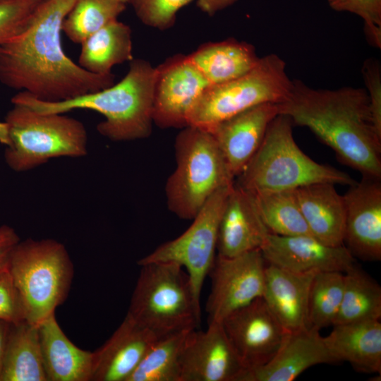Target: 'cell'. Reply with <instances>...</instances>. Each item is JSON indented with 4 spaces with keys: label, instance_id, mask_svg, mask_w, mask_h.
I'll return each instance as SVG.
<instances>
[{
    "label": "cell",
    "instance_id": "cell-4",
    "mask_svg": "<svg viewBox=\"0 0 381 381\" xmlns=\"http://www.w3.org/2000/svg\"><path fill=\"white\" fill-rule=\"evenodd\" d=\"M291 119L279 114L236 184L249 192L292 190L315 183L352 186L346 173L320 164L306 155L293 136Z\"/></svg>",
    "mask_w": 381,
    "mask_h": 381
},
{
    "label": "cell",
    "instance_id": "cell-13",
    "mask_svg": "<svg viewBox=\"0 0 381 381\" xmlns=\"http://www.w3.org/2000/svg\"><path fill=\"white\" fill-rule=\"evenodd\" d=\"M221 323L246 369L270 361L289 332L262 297L234 311Z\"/></svg>",
    "mask_w": 381,
    "mask_h": 381
},
{
    "label": "cell",
    "instance_id": "cell-22",
    "mask_svg": "<svg viewBox=\"0 0 381 381\" xmlns=\"http://www.w3.org/2000/svg\"><path fill=\"white\" fill-rule=\"evenodd\" d=\"M334 183H315L292 190L313 237L330 246L344 245L346 209Z\"/></svg>",
    "mask_w": 381,
    "mask_h": 381
},
{
    "label": "cell",
    "instance_id": "cell-29",
    "mask_svg": "<svg viewBox=\"0 0 381 381\" xmlns=\"http://www.w3.org/2000/svg\"><path fill=\"white\" fill-rule=\"evenodd\" d=\"M249 193L270 234L283 236H312L292 190Z\"/></svg>",
    "mask_w": 381,
    "mask_h": 381
},
{
    "label": "cell",
    "instance_id": "cell-12",
    "mask_svg": "<svg viewBox=\"0 0 381 381\" xmlns=\"http://www.w3.org/2000/svg\"><path fill=\"white\" fill-rule=\"evenodd\" d=\"M210 83L187 55L176 54L156 67L152 120L162 128L188 126L189 116Z\"/></svg>",
    "mask_w": 381,
    "mask_h": 381
},
{
    "label": "cell",
    "instance_id": "cell-40",
    "mask_svg": "<svg viewBox=\"0 0 381 381\" xmlns=\"http://www.w3.org/2000/svg\"><path fill=\"white\" fill-rule=\"evenodd\" d=\"M11 323L0 320V375L2 368L4 354Z\"/></svg>",
    "mask_w": 381,
    "mask_h": 381
},
{
    "label": "cell",
    "instance_id": "cell-7",
    "mask_svg": "<svg viewBox=\"0 0 381 381\" xmlns=\"http://www.w3.org/2000/svg\"><path fill=\"white\" fill-rule=\"evenodd\" d=\"M176 167L168 178L165 194L169 210L192 220L217 190L234 183L224 158L211 133L188 126L177 135Z\"/></svg>",
    "mask_w": 381,
    "mask_h": 381
},
{
    "label": "cell",
    "instance_id": "cell-42",
    "mask_svg": "<svg viewBox=\"0 0 381 381\" xmlns=\"http://www.w3.org/2000/svg\"><path fill=\"white\" fill-rule=\"evenodd\" d=\"M119 1H122V2H123V3H125L126 4H128V2H129V0H119Z\"/></svg>",
    "mask_w": 381,
    "mask_h": 381
},
{
    "label": "cell",
    "instance_id": "cell-27",
    "mask_svg": "<svg viewBox=\"0 0 381 381\" xmlns=\"http://www.w3.org/2000/svg\"><path fill=\"white\" fill-rule=\"evenodd\" d=\"M80 45L78 64L94 74H111L114 66L133 59L131 29L118 20L91 35Z\"/></svg>",
    "mask_w": 381,
    "mask_h": 381
},
{
    "label": "cell",
    "instance_id": "cell-5",
    "mask_svg": "<svg viewBox=\"0 0 381 381\" xmlns=\"http://www.w3.org/2000/svg\"><path fill=\"white\" fill-rule=\"evenodd\" d=\"M140 266L127 315L159 337L196 329L200 303L183 267L173 262Z\"/></svg>",
    "mask_w": 381,
    "mask_h": 381
},
{
    "label": "cell",
    "instance_id": "cell-38",
    "mask_svg": "<svg viewBox=\"0 0 381 381\" xmlns=\"http://www.w3.org/2000/svg\"><path fill=\"white\" fill-rule=\"evenodd\" d=\"M20 238L9 226H0V272L8 269L10 256Z\"/></svg>",
    "mask_w": 381,
    "mask_h": 381
},
{
    "label": "cell",
    "instance_id": "cell-10",
    "mask_svg": "<svg viewBox=\"0 0 381 381\" xmlns=\"http://www.w3.org/2000/svg\"><path fill=\"white\" fill-rule=\"evenodd\" d=\"M234 183L214 193L182 234L161 244L139 260L138 264L140 265L150 262L179 264L185 268L194 294L200 300L205 279L216 257L219 222Z\"/></svg>",
    "mask_w": 381,
    "mask_h": 381
},
{
    "label": "cell",
    "instance_id": "cell-34",
    "mask_svg": "<svg viewBox=\"0 0 381 381\" xmlns=\"http://www.w3.org/2000/svg\"><path fill=\"white\" fill-rule=\"evenodd\" d=\"M193 0H129L140 20L160 30L172 27L178 11Z\"/></svg>",
    "mask_w": 381,
    "mask_h": 381
},
{
    "label": "cell",
    "instance_id": "cell-41",
    "mask_svg": "<svg viewBox=\"0 0 381 381\" xmlns=\"http://www.w3.org/2000/svg\"><path fill=\"white\" fill-rule=\"evenodd\" d=\"M0 143L6 146H8L9 145L8 128L5 121H0Z\"/></svg>",
    "mask_w": 381,
    "mask_h": 381
},
{
    "label": "cell",
    "instance_id": "cell-23",
    "mask_svg": "<svg viewBox=\"0 0 381 381\" xmlns=\"http://www.w3.org/2000/svg\"><path fill=\"white\" fill-rule=\"evenodd\" d=\"M323 337L336 362L347 361L359 372H381V323L370 320L333 325Z\"/></svg>",
    "mask_w": 381,
    "mask_h": 381
},
{
    "label": "cell",
    "instance_id": "cell-32",
    "mask_svg": "<svg viewBox=\"0 0 381 381\" xmlns=\"http://www.w3.org/2000/svg\"><path fill=\"white\" fill-rule=\"evenodd\" d=\"M344 287V272L322 271L315 273L308 296L310 327L320 330L333 325L341 306Z\"/></svg>",
    "mask_w": 381,
    "mask_h": 381
},
{
    "label": "cell",
    "instance_id": "cell-24",
    "mask_svg": "<svg viewBox=\"0 0 381 381\" xmlns=\"http://www.w3.org/2000/svg\"><path fill=\"white\" fill-rule=\"evenodd\" d=\"M48 381H91L92 352L81 349L64 334L53 314L39 326Z\"/></svg>",
    "mask_w": 381,
    "mask_h": 381
},
{
    "label": "cell",
    "instance_id": "cell-14",
    "mask_svg": "<svg viewBox=\"0 0 381 381\" xmlns=\"http://www.w3.org/2000/svg\"><path fill=\"white\" fill-rule=\"evenodd\" d=\"M181 381H238L245 366L221 322H210L205 331L190 330L181 358Z\"/></svg>",
    "mask_w": 381,
    "mask_h": 381
},
{
    "label": "cell",
    "instance_id": "cell-31",
    "mask_svg": "<svg viewBox=\"0 0 381 381\" xmlns=\"http://www.w3.org/2000/svg\"><path fill=\"white\" fill-rule=\"evenodd\" d=\"M119 0H76L66 16L62 32L75 44H81L91 35L117 20L126 9Z\"/></svg>",
    "mask_w": 381,
    "mask_h": 381
},
{
    "label": "cell",
    "instance_id": "cell-21",
    "mask_svg": "<svg viewBox=\"0 0 381 381\" xmlns=\"http://www.w3.org/2000/svg\"><path fill=\"white\" fill-rule=\"evenodd\" d=\"M316 272H295L266 264L262 298L277 320L289 332L310 327L308 296Z\"/></svg>",
    "mask_w": 381,
    "mask_h": 381
},
{
    "label": "cell",
    "instance_id": "cell-37",
    "mask_svg": "<svg viewBox=\"0 0 381 381\" xmlns=\"http://www.w3.org/2000/svg\"><path fill=\"white\" fill-rule=\"evenodd\" d=\"M0 320L11 324L25 320L23 304L8 267L0 272Z\"/></svg>",
    "mask_w": 381,
    "mask_h": 381
},
{
    "label": "cell",
    "instance_id": "cell-17",
    "mask_svg": "<svg viewBox=\"0 0 381 381\" xmlns=\"http://www.w3.org/2000/svg\"><path fill=\"white\" fill-rule=\"evenodd\" d=\"M278 114L277 104H259L221 122L210 132L234 178L244 170Z\"/></svg>",
    "mask_w": 381,
    "mask_h": 381
},
{
    "label": "cell",
    "instance_id": "cell-20",
    "mask_svg": "<svg viewBox=\"0 0 381 381\" xmlns=\"http://www.w3.org/2000/svg\"><path fill=\"white\" fill-rule=\"evenodd\" d=\"M268 234L251 194L234 183L219 222L217 255L229 258L260 249Z\"/></svg>",
    "mask_w": 381,
    "mask_h": 381
},
{
    "label": "cell",
    "instance_id": "cell-36",
    "mask_svg": "<svg viewBox=\"0 0 381 381\" xmlns=\"http://www.w3.org/2000/svg\"><path fill=\"white\" fill-rule=\"evenodd\" d=\"M361 73L368 97L371 123L381 137V66L378 59H366Z\"/></svg>",
    "mask_w": 381,
    "mask_h": 381
},
{
    "label": "cell",
    "instance_id": "cell-33",
    "mask_svg": "<svg viewBox=\"0 0 381 381\" xmlns=\"http://www.w3.org/2000/svg\"><path fill=\"white\" fill-rule=\"evenodd\" d=\"M327 3L335 11L359 16L363 20L368 42L381 48V0H327Z\"/></svg>",
    "mask_w": 381,
    "mask_h": 381
},
{
    "label": "cell",
    "instance_id": "cell-26",
    "mask_svg": "<svg viewBox=\"0 0 381 381\" xmlns=\"http://www.w3.org/2000/svg\"><path fill=\"white\" fill-rule=\"evenodd\" d=\"M0 381H48L37 326L25 320L11 325Z\"/></svg>",
    "mask_w": 381,
    "mask_h": 381
},
{
    "label": "cell",
    "instance_id": "cell-28",
    "mask_svg": "<svg viewBox=\"0 0 381 381\" xmlns=\"http://www.w3.org/2000/svg\"><path fill=\"white\" fill-rule=\"evenodd\" d=\"M344 273L343 297L332 325L380 320V285L356 265Z\"/></svg>",
    "mask_w": 381,
    "mask_h": 381
},
{
    "label": "cell",
    "instance_id": "cell-9",
    "mask_svg": "<svg viewBox=\"0 0 381 381\" xmlns=\"http://www.w3.org/2000/svg\"><path fill=\"white\" fill-rule=\"evenodd\" d=\"M291 81L286 63L279 55L260 57L244 75L208 87L194 107L188 126L211 132L221 122L253 107L279 104L287 96Z\"/></svg>",
    "mask_w": 381,
    "mask_h": 381
},
{
    "label": "cell",
    "instance_id": "cell-19",
    "mask_svg": "<svg viewBox=\"0 0 381 381\" xmlns=\"http://www.w3.org/2000/svg\"><path fill=\"white\" fill-rule=\"evenodd\" d=\"M319 331L310 327L289 332L270 361L246 369L238 381H291L311 366L337 363Z\"/></svg>",
    "mask_w": 381,
    "mask_h": 381
},
{
    "label": "cell",
    "instance_id": "cell-25",
    "mask_svg": "<svg viewBox=\"0 0 381 381\" xmlns=\"http://www.w3.org/2000/svg\"><path fill=\"white\" fill-rule=\"evenodd\" d=\"M187 56L211 85L223 84L244 75L260 58L253 45L234 38L202 44Z\"/></svg>",
    "mask_w": 381,
    "mask_h": 381
},
{
    "label": "cell",
    "instance_id": "cell-2",
    "mask_svg": "<svg viewBox=\"0 0 381 381\" xmlns=\"http://www.w3.org/2000/svg\"><path fill=\"white\" fill-rule=\"evenodd\" d=\"M277 107L294 126L308 128L333 150L341 163L381 179V137L371 123L365 88H315L295 79Z\"/></svg>",
    "mask_w": 381,
    "mask_h": 381
},
{
    "label": "cell",
    "instance_id": "cell-6",
    "mask_svg": "<svg viewBox=\"0 0 381 381\" xmlns=\"http://www.w3.org/2000/svg\"><path fill=\"white\" fill-rule=\"evenodd\" d=\"M8 270L25 320L37 327L64 302L73 276L65 246L54 239L19 241L11 252Z\"/></svg>",
    "mask_w": 381,
    "mask_h": 381
},
{
    "label": "cell",
    "instance_id": "cell-18",
    "mask_svg": "<svg viewBox=\"0 0 381 381\" xmlns=\"http://www.w3.org/2000/svg\"><path fill=\"white\" fill-rule=\"evenodd\" d=\"M159 338L126 314L110 338L92 352L91 381H127Z\"/></svg>",
    "mask_w": 381,
    "mask_h": 381
},
{
    "label": "cell",
    "instance_id": "cell-3",
    "mask_svg": "<svg viewBox=\"0 0 381 381\" xmlns=\"http://www.w3.org/2000/svg\"><path fill=\"white\" fill-rule=\"evenodd\" d=\"M155 78L156 67L145 59H133L126 75L101 90L61 102H44L18 92L11 102L40 113L95 111L104 117L97 126L99 134L113 141L135 140L152 133Z\"/></svg>",
    "mask_w": 381,
    "mask_h": 381
},
{
    "label": "cell",
    "instance_id": "cell-8",
    "mask_svg": "<svg viewBox=\"0 0 381 381\" xmlns=\"http://www.w3.org/2000/svg\"><path fill=\"white\" fill-rule=\"evenodd\" d=\"M9 145L4 158L13 171L32 169L51 159L87 154V133L79 120L60 113H40L13 104L8 111Z\"/></svg>",
    "mask_w": 381,
    "mask_h": 381
},
{
    "label": "cell",
    "instance_id": "cell-16",
    "mask_svg": "<svg viewBox=\"0 0 381 381\" xmlns=\"http://www.w3.org/2000/svg\"><path fill=\"white\" fill-rule=\"evenodd\" d=\"M260 250L267 263L295 272H345L355 265L354 257L344 245L327 246L312 236L270 233Z\"/></svg>",
    "mask_w": 381,
    "mask_h": 381
},
{
    "label": "cell",
    "instance_id": "cell-35",
    "mask_svg": "<svg viewBox=\"0 0 381 381\" xmlns=\"http://www.w3.org/2000/svg\"><path fill=\"white\" fill-rule=\"evenodd\" d=\"M42 0H0V47L25 25Z\"/></svg>",
    "mask_w": 381,
    "mask_h": 381
},
{
    "label": "cell",
    "instance_id": "cell-15",
    "mask_svg": "<svg viewBox=\"0 0 381 381\" xmlns=\"http://www.w3.org/2000/svg\"><path fill=\"white\" fill-rule=\"evenodd\" d=\"M346 218L344 245L363 260L381 259L380 179L363 176L343 195Z\"/></svg>",
    "mask_w": 381,
    "mask_h": 381
},
{
    "label": "cell",
    "instance_id": "cell-11",
    "mask_svg": "<svg viewBox=\"0 0 381 381\" xmlns=\"http://www.w3.org/2000/svg\"><path fill=\"white\" fill-rule=\"evenodd\" d=\"M266 264L260 249L234 257H215L208 273V323L222 322L234 311L262 297Z\"/></svg>",
    "mask_w": 381,
    "mask_h": 381
},
{
    "label": "cell",
    "instance_id": "cell-30",
    "mask_svg": "<svg viewBox=\"0 0 381 381\" xmlns=\"http://www.w3.org/2000/svg\"><path fill=\"white\" fill-rule=\"evenodd\" d=\"M190 331L159 337L127 381H181L180 358Z\"/></svg>",
    "mask_w": 381,
    "mask_h": 381
},
{
    "label": "cell",
    "instance_id": "cell-1",
    "mask_svg": "<svg viewBox=\"0 0 381 381\" xmlns=\"http://www.w3.org/2000/svg\"><path fill=\"white\" fill-rule=\"evenodd\" d=\"M76 0H42L22 29L0 47V82L44 102H61L112 85L115 76L83 68L63 49L64 21Z\"/></svg>",
    "mask_w": 381,
    "mask_h": 381
},
{
    "label": "cell",
    "instance_id": "cell-39",
    "mask_svg": "<svg viewBox=\"0 0 381 381\" xmlns=\"http://www.w3.org/2000/svg\"><path fill=\"white\" fill-rule=\"evenodd\" d=\"M238 0H197L198 7L209 16H213L229 6Z\"/></svg>",
    "mask_w": 381,
    "mask_h": 381
}]
</instances>
